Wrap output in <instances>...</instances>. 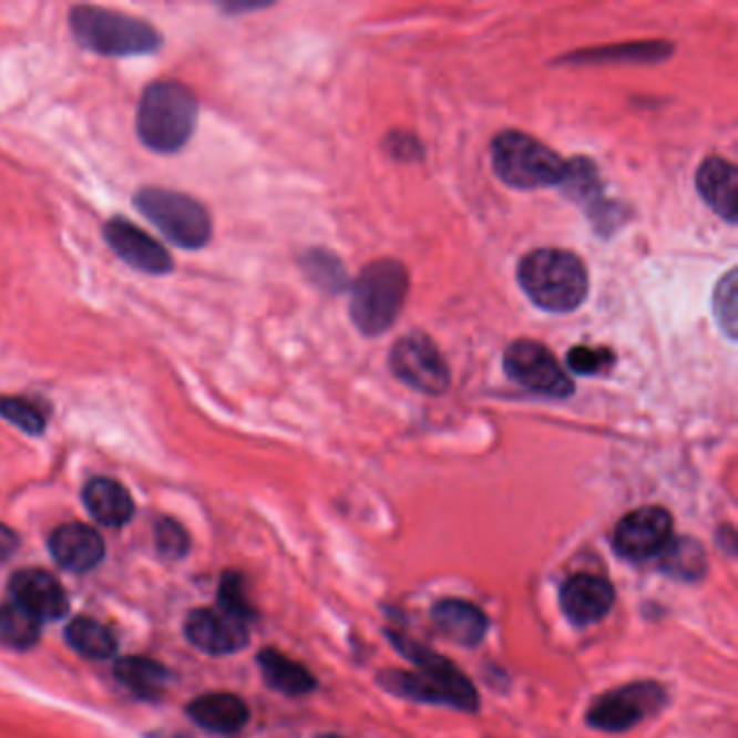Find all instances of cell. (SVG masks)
Wrapping results in <instances>:
<instances>
[{"instance_id": "1", "label": "cell", "mask_w": 738, "mask_h": 738, "mask_svg": "<svg viewBox=\"0 0 738 738\" xmlns=\"http://www.w3.org/2000/svg\"><path fill=\"white\" fill-rule=\"evenodd\" d=\"M388 637L418 669H388L379 676L381 687L422 704H440L468 713H474L479 708V695L474 691L470 678L455 667V663L433 652L431 647L416 644L414 639L401 637L397 633H390Z\"/></svg>"}, {"instance_id": "2", "label": "cell", "mask_w": 738, "mask_h": 738, "mask_svg": "<svg viewBox=\"0 0 738 738\" xmlns=\"http://www.w3.org/2000/svg\"><path fill=\"white\" fill-rule=\"evenodd\" d=\"M517 284L542 310L565 315L583 306L590 293L585 263L556 247H542L526 254L517 265Z\"/></svg>"}, {"instance_id": "3", "label": "cell", "mask_w": 738, "mask_h": 738, "mask_svg": "<svg viewBox=\"0 0 738 738\" xmlns=\"http://www.w3.org/2000/svg\"><path fill=\"white\" fill-rule=\"evenodd\" d=\"M199 104L181 81L150 83L137 106L139 141L158 154H176L193 137Z\"/></svg>"}, {"instance_id": "4", "label": "cell", "mask_w": 738, "mask_h": 738, "mask_svg": "<svg viewBox=\"0 0 738 738\" xmlns=\"http://www.w3.org/2000/svg\"><path fill=\"white\" fill-rule=\"evenodd\" d=\"M70 31L79 47L104 57L152 54L163 47L161 33L145 20L92 4L70 9Z\"/></svg>"}, {"instance_id": "5", "label": "cell", "mask_w": 738, "mask_h": 738, "mask_svg": "<svg viewBox=\"0 0 738 738\" xmlns=\"http://www.w3.org/2000/svg\"><path fill=\"white\" fill-rule=\"evenodd\" d=\"M410 293V274L399 260H375L353 281L349 315L365 336H381L397 324Z\"/></svg>"}, {"instance_id": "6", "label": "cell", "mask_w": 738, "mask_h": 738, "mask_svg": "<svg viewBox=\"0 0 738 738\" xmlns=\"http://www.w3.org/2000/svg\"><path fill=\"white\" fill-rule=\"evenodd\" d=\"M139 213L181 249H202L213 236L206 206L183 191L143 186L133 197Z\"/></svg>"}, {"instance_id": "7", "label": "cell", "mask_w": 738, "mask_h": 738, "mask_svg": "<svg viewBox=\"0 0 738 738\" xmlns=\"http://www.w3.org/2000/svg\"><path fill=\"white\" fill-rule=\"evenodd\" d=\"M490 152L494 174L520 191L561 185L567 172V163L554 150L520 131L496 135Z\"/></svg>"}, {"instance_id": "8", "label": "cell", "mask_w": 738, "mask_h": 738, "mask_svg": "<svg viewBox=\"0 0 738 738\" xmlns=\"http://www.w3.org/2000/svg\"><path fill=\"white\" fill-rule=\"evenodd\" d=\"M503 369L511 381L533 394L553 399H567L574 394V381L570 375L558 365L553 351L537 340H513L505 351Z\"/></svg>"}, {"instance_id": "9", "label": "cell", "mask_w": 738, "mask_h": 738, "mask_svg": "<svg viewBox=\"0 0 738 738\" xmlns=\"http://www.w3.org/2000/svg\"><path fill=\"white\" fill-rule=\"evenodd\" d=\"M667 704V693L658 683H633L604 693L587 710V724L602 732H626L656 715Z\"/></svg>"}, {"instance_id": "10", "label": "cell", "mask_w": 738, "mask_h": 738, "mask_svg": "<svg viewBox=\"0 0 738 738\" xmlns=\"http://www.w3.org/2000/svg\"><path fill=\"white\" fill-rule=\"evenodd\" d=\"M390 370L397 379L424 394H444L451 386V370L440 353L438 345L420 334H408L399 338L390 351Z\"/></svg>"}, {"instance_id": "11", "label": "cell", "mask_w": 738, "mask_h": 738, "mask_svg": "<svg viewBox=\"0 0 738 738\" xmlns=\"http://www.w3.org/2000/svg\"><path fill=\"white\" fill-rule=\"evenodd\" d=\"M674 520L663 508H639L626 513L613 533L615 553L628 561H646L667 546Z\"/></svg>"}, {"instance_id": "12", "label": "cell", "mask_w": 738, "mask_h": 738, "mask_svg": "<svg viewBox=\"0 0 738 738\" xmlns=\"http://www.w3.org/2000/svg\"><path fill=\"white\" fill-rule=\"evenodd\" d=\"M102 236L120 260L141 274L167 276L174 271V260L165 245L124 217L109 219L102 228Z\"/></svg>"}, {"instance_id": "13", "label": "cell", "mask_w": 738, "mask_h": 738, "mask_svg": "<svg viewBox=\"0 0 738 738\" xmlns=\"http://www.w3.org/2000/svg\"><path fill=\"white\" fill-rule=\"evenodd\" d=\"M186 639L197 647L199 652L224 656L234 654L247 646L249 633L247 624L224 613L222 608H199L186 617Z\"/></svg>"}, {"instance_id": "14", "label": "cell", "mask_w": 738, "mask_h": 738, "mask_svg": "<svg viewBox=\"0 0 738 738\" xmlns=\"http://www.w3.org/2000/svg\"><path fill=\"white\" fill-rule=\"evenodd\" d=\"M615 604L613 585L596 574H576L561 587V608L574 626H592Z\"/></svg>"}, {"instance_id": "15", "label": "cell", "mask_w": 738, "mask_h": 738, "mask_svg": "<svg viewBox=\"0 0 738 738\" xmlns=\"http://www.w3.org/2000/svg\"><path fill=\"white\" fill-rule=\"evenodd\" d=\"M13 602L24 606L40 622L59 619L68 613V594L61 583L44 570H20L9 581Z\"/></svg>"}, {"instance_id": "16", "label": "cell", "mask_w": 738, "mask_h": 738, "mask_svg": "<svg viewBox=\"0 0 738 738\" xmlns=\"http://www.w3.org/2000/svg\"><path fill=\"white\" fill-rule=\"evenodd\" d=\"M563 193L576 199L587 215L598 226V232L606 234V228H615L619 222V208L615 202H608L602 193L601 176L596 165L590 158H574L567 163L563 178Z\"/></svg>"}, {"instance_id": "17", "label": "cell", "mask_w": 738, "mask_h": 738, "mask_svg": "<svg viewBox=\"0 0 738 738\" xmlns=\"http://www.w3.org/2000/svg\"><path fill=\"white\" fill-rule=\"evenodd\" d=\"M52 558L70 572H90L104 558V540L88 524H63L50 535Z\"/></svg>"}, {"instance_id": "18", "label": "cell", "mask_w": 738, "mask_h": 738, "mask_svg": "<svg viewBox=\"0 0 738 738\" xmlns=\"http://www.w3.org/2000/svg\"><path fill=\"white\" fill-rule=\"evenodd\" d=\"M737 167L721 156L706 158L695 176L701 199L730 226L737 224Z\"/></svg>"}, {"instance_id": "19", "label": "cell", "mask_w": 738, "mask_h": 738, "mask_svg": "<svg viewBox=\"0 0 738 738\" xmlns=\"http://www.w3.org/2000/svg\"><path fill=\"white\" fill-rule=\"evenodd\" d=\"M191 719L211 732L232 735L247 726L249 708L234 693H206L188 704Z\"/></svg>"}, {"instance_id": "20", "label": "cell", "mask_w": 738, "mask_h": 738, "mask_svg": "<svg viewBox=\"0 0 738 738\" xmlns=\"http://www.w3.org/2000/svg\"><path fill=\"white\" fill-rule=\"evenodd\" d=\"M431 615L440 633H444L458 646L476 647L488 633V617L472 602L447 598L433 606Z\"/></svg>"}, {"instance_id": "21", "label": "cell", "mask_w": 738, "mask_h": 738, "mask_svg": "<svg viewBox=\"0 0 738 738\" xmlns=\"http://www.w3.org/2000/svg\"><path fill=\"white\" fill-rule=\"evenodd\" d=\"M83 503L104 526H124L135 515L131 492L115 479L95 476L83 490Z\"/></svg>"}, {"instance_id": "22", "label": "cell", "mask_w": 738, "mask_h": 738, "mask_svg": "<svg viewBox=\"0 0 738 738\" xmlns=\"http://www.w3.org/2000/svg\"><path fill=\"white\" fill-rule=\"evenodd\" d=\"M258 665L260 672L267 680V685L274 691L281 693V695H308V693L317 689V678L297 660L288 658L286 654L277 652V649H263L258 654Z\"/></svg>"}, {"instance_id": "23", "label": "cell", "mask_w": 738, "mask_h": 738, "mask_svg": "<svg viewBox=\"0 0 738 738\" xmlns=\"http://www.w3.org/2000/svg\"><path fill=\"white\" fill-rule=\"evenodd\" d=\"M115 678L143 699H158L170 683V672L147 656H126L115 665Z\"/></svg>"}, {"instance_id": "24", "label": "cell", "mask_w": 738, "mask_h": 738, "mask_svg": "<svg viewBox=\"0 0 738 738\" xmlns=\"http://www.w3.org/2000/svg\"><path fill=\"white\" fill-rule=\"evenodd\" d=\"M658 561L665 574L687 583L699 581L708 567V556L704 546L693 537L669 540L667 546L658 553Z\"/></svg>"}, {"instance_id": "25", "label": "cell", "mask_w": 738, "mask_h": 738, "mask_svg": "<svg viewBox=\"0 0 738 738\" xmlns=\"http://www.w3.org/2000/svg\"><path fill=\"white\" fill-rule=\"evenodd\" d=\"M65 642L81 656L93 660L109 658L117 649L113 633L92 617H76L74 622H70V626L65 628Z\"/></svg>"}, {"instance_id": "26", "label": "cell", "mask_w": 738, "mask_h": 738, "mask_svg": "<svg viewBox=\"0 0 738 738\" xmlns=\"http://www.w3.org/2000/svg\"><path fill=\"white\" fill-rule=\"evenodd\" d=\"M40 619L18 602L0 606V639L16 649H29L40 639Z\"/></svg>"}, {"instance_id": "27", "label": "cell", "mask_w": 738, "mask_h": 738, "mask_svg": "<svg viewBox=\"0 0 738 738\" xmlns=\"http://www.w3.org/2000/svg\"><path fill=\"white\" fill-rule=\"evenodd\" d=\"M0 418L29 435H42L47 431V414L35 401L24 397H0Z\"/></svg>"}, {"instance_id": "28", "label": "cell", "mask_w": 738, "mask_h": 738, "mask_svg": "<svg viewBox=\"0 0 738 738\" xmlns=\"http://www.w3.org/2000/svg\"><path fill=\"white\" fill-rule=\"evenodd\" d=\"M301 267L306 276L310 277L324 290H340L345 286V269L336 256L325 249H312L304 254Z\"/></svg>"}, {"instance_id": "29", "label": "cell", "mask_w": 738, "mask_h": 738, "mask_svg": "<svg viewBox=\"0 0 738 738\" xmlns=\"http://www.w3.org/2000/svg\"><path fill=\"white\" fill-rule=\"evenodd\" d=\"M219 608L245 624L256 617L254 606L247 601L245 583H243L240 574H236V572L224 574L222 587H219Z\"/></svg>"}, {"instance_id": "30", "label": "cell", "mask_w": 738, "mask_h": 738, "mask_svg": "<svg viewBox=\"0 0 738 738\" xmlns=\"http://www.w3.org/2000/svg\"><path fill=\"white\" fill-rule=\"evenodd\" d=\"M154 537H156V551L165 558H183L188 549H191V537L185 531V526L181 522H176L174 517H161L156 522L154 529Z\"/></svg>"}, {"instance_id": "31", "label": "cell", "mask_w": 738, "mask_h": 738, "mask_svg": "<svg viewBox=\"0 0 738 738\" xmlns=\"http://www.w3.org/2000/svg\"><path fill=\"white\" fill-rule=\"evenodd\" d=\"M715 315L719 319L721 329L730 338H737V274L735 271L721 277V281L717 284Z\"/></svg>"}, {"instance_id": "32", "label": "cell", "mask_w": 738, "mask_h": 738, "mask_svg": "<svg viewBox=\"0 0 738 738\" xmlns=\"http://www.w3.org/2000/svg\"><path fill=\"white\" fill-rule=\"evenodd\" d=\"M567 369L576 375H601L615 365V353L611 349H594V347H574L567 358Z\"/></svg>"}, {"instance_id": "33", "label": "cell", "mask_w": 738, "mask_h": 738, "mask_svg": "<svg viewBox=\"0 0 738 738\" xmlns=\"http://www.w3.org/2000/svg\"><path fill=\"white\" fill-rule=\"evenodd\" d=\"M18 544H20L18 535H16L7 524L0 522V561H2V558H9L11 554L16 553V551H18Z\"/></svg>"}, {"instance_id": "34", "label": "cell", "mask_w": 738, "mask_h": 738, "mask_svg": "<svg viewBox=\"0 0 738 738\" xmlns=\"http://www.w3.org/2000/svg\"><path fill=\"white\" fill-rule=\"evenodd\" d=\"M319 738H342V737H336V735H325V737H319Z\"/></svg>"}]
</instances>
